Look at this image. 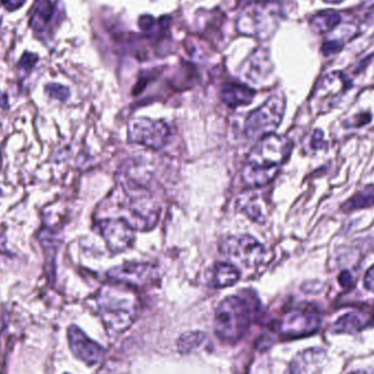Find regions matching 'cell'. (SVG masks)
<instances>
[{
	"mask_svg": "<svg viewBox=\"0 0 374 374\" xmlns=\"http://www.w3.org/2000/svg\"><path fill=\"white\" fill-rule=\"evenodd\" d=\"M291 148L290 140L280 135H268L257 140L241 172L243 183L255 189L272 182L290 156Z\"/></svg>",
	"mask_w": 374,
	"mask_h": 374,
	"instance_id": "6da1fadb",
	"label": "cell"
},
{
	"mask_svg": "<svg viewBox=\"0 0 374 374\" xmlns=\"http://www.w3.org/2000/svg\"><path fill=\"white\" fill-rule=\"evenodd\" d=\"M258 310V299L249 290L221 301L216 310L215 330L218 337L227 342L240 339Z\"/></svg>",
	"mask_w": 374,
	"mask_h": 374,
	"instance_id": "7a4b0ae2",
	"label": "cell"
},
{
	"mask_svg": "<svg viewBox=\"0 0 374 374\" xmlns=\"http://www.w3.org/2000/svg\"><path fill=\"white\" fill-rule=\"evenodd\" d=\"M99 306L108 330L120 334L132 325L137 316V297L125 285L106 286L101 290Z\"/></svg>",
	"mask_w": 374,
	"mask_h": 374,
	"instance_id": "3957f363",
	"label": "cell"
},
{
	"mask_svg": "<svg viewBox=\"0 0 374 374\" xmlns=\"http://www.w3.org/2000/svg\"><path fill=\"white\" fill-rule=\"evenodd\" d=\"M282 10L274 0H256L242 10L237 20V32L265 41L274 35Z\"/></svg>",
	"mask_w": 374,
	"mask_h": 374,
	"instance_id": "277c9868",
	"label": "cell"
},
{
	"mask_svg": "<svg viewBox=\"0 0 374 374\" xmlns=\"http://www.w3.org/2000/svg\"><path fill=\"white\" fill-rule=\"evenodd\" d=\"M286 111V99L282 94H274L263 106L252 111L245 120L247 137L259 140L268 135L275 134L282 124Z\"/></svg>",
	"mask_w": 374,
	"mask_h": 374,
	"instance_id": "5b68a950",
	"label": "cell"
},
{
	"mask_svg": "<svg viewBox=\"0 0 374 374\" xmlns=\"http://www.w3.org/2000/svg\"><path fill=\"white\" fill-rule=\"evenodd\" d=\"M223 256L235 267L256 268L266 262V247L255 237L247 235H232L223 241Z\"/></svg>",
	"mask_w": 374,
	"mask_h": 374,
	"instance_id": "8992f818",
	"label": "cell"
},
{
	"mask_svg": "<svg viewBox=\"0 0 374 374\" xmlns=\"http://www.w3.org/2000/svg\"><path fill=\"white\" fill-rule=\"evenodd\" d=\"M128 139L149 149L159 150L170 140L169 125L163 120L134 118L128 123Z\"/></svg>",
	"mask_w": 374,
	"mask_h": 374,
	"instance_id": "52a82bcc",
	"label": "cell"
},
{
	"mask_svg": "<svg viewBox=\"0 0 374 374\" xmlns=\"http://www.w3.org/2000/svg\"><path fill=\"white\" fill-rule=\"evenodd\" d=\"M320 318L313 311H291L279 324L280 335L287 339L311 335L320 328Z\"/></svg>",
	"mask_w": 374,
	"mask_h": 374,
	"instance_id": "ba28073f",
	"label": "cell"
},
{
	"mask_svg": "<svg viewBox=\"0 0 374 374\" xmlns=\"http://www.w3.org/2000/svg\"><path fill=\"white\" fill-rule=\"evenodd\" d=\"M99 229L111 252H125L134 243V227L123 218L101 220Z\"/></svg>",
	"mask_w": 374,
	"mask_h": 374,
	"instance_id": "9c48e42d",
	"label": "cell"
},
{
	"mask_svg": "<svg viewBox=\"0 0 374 374\" xmlns=\"http://www.w3.org/2000/svg\"><path fill=\"white\" fill-rule=\"evenodd\" d=\"M154 270L147 263H124L108 273V278L116 284L128 287H142L151 282Z\"/></svg>",
	"mask_w": 374,
	"mask_h": 374,
	"instance_id": "30bf717a",
	"label": "cell"
},
{
	"mask_svg": "<svg viewBox=\"0 0 374 374\" xmlns=\"http://www.w3.org/2000/svg\"><path fill=\"white\" fill-rule=\"evenodd\" d=\"M272 73V61L269 58L268 51L264 49L253 51L240 69L243 80L251 86H262Z\"/></svg>",
	"mask_w": 374,
	"mask_h": 374,
	"instance_id": "8fae6325",
	"label": "cell"
},
{
	"mask_svg": "<svg viewBox=\"0 0 374 374\" xmlns=\"http://www.w3.org/2000/svg\"><path fill=\"white\" fill-rule=\"evenodd\" d=\"M68 339L73 354L88 366L96 365L104 356V349L98 342L91 340L77 326L68 328Z\"/></svg>",
	"mask_w": 374,
	"mask_h": 374,
	"instance_id": "7c38bea8",
	"label": "cell"
},
{
	"mask_svg": "<svg viewBox=\"0 0 374 374\" xmlns=\"http://www.w3.org/2000/svg\"><path fill=\"white\" fill-rule=\"evenodd\" d=\"M348 88V80L342 73H330L323 77L316 89V96L322 104V108H325V106L328 108H332L342 93L345 92Z\"/></svg>",
	"mask_w": 374,
	"mask_h": 374,
	"instance_id": "4fadbf2b",
	"label": "cell"
},
{
	"mask_svg": "<svg viewBox=\"0 0 374 374\" xmlns=\"http://www.w3.org/2000/svg\"><path fill=\"white\" fill-rule=\"evenodd\" d=\"M326 358V351L322 348L299 352L291 361L289 374H318L325 365Z\"/></svg>",
	"mask_w": 374,
	"mask_h": 374,
	"instance_id": "5bb4252c",
	"label": "cell"
},
{
	"mask_svg": "<svg viewBox=\"0 0 374 374\" xmlns=\"http://www.w3.org/2000/svg\"><path fill=\"white\" fill-rule=\"evenodd\" d=\"M255 96V90L244 85L231 83L223 87L221 90V100L225 106L230 108L247 106L252 102Z\"/></svg>",
	"mask_w": 374,
	"mask_h": 374,
	"instance_id": "9a60e30c",
	"label": "cell"
},
{
	"mask_svg": "<svg viewBox=\"0 0 374 374\" xmlns=\"http://www.w3.org/2000/svg\"><path fill=\"white\" fill-rule=\"evenodd\" d=\"M372 322V316L366 312H349L345 316H340L336 320L332 330L334 332H360L365 330Z\"/></svg>",
	"mask_w": 374,
	"mask_h": 374,
	"instance_id": "2e32d148",
	"label": "cell"
},
{
	"mask_svg": "<svg viewBox=\"0 0 374 374\" xmlns=\"http://www.w3.org/2000/svg\"><path fill=\"white\" fill-rule=\"evenodd\" d=\"M240 279L239 268L229 263H217L213 266L211 284L215 288L233 286Z\"/></svg>",
	"mask_w": 374,
	"mask_h": 374,
	"instance_id": "e0dca14e",
	"label": "cell"
},
{
	"mask_svg": "<svg viewBox=\"0 0 374 374\" xmlns=\"http://www.w3.org/2000/svg\"><path fill=\"white\" fill-rule=\"evenodd\" d=\"M35 13H33L30 25L35 32H44L54 17L55 8L51 0H37Z\"/></svg>",
	"mask_w": 374,
	"mask_h": 374,
	"instance_id": "ac0fdd59",
	"label": "cell"
},
{
	"mask_svg": "<svg viewBox=\"0 0 374 374\" xmlns=\"http://www.w3.org/2000/svg\"><path fill=\"white\" fill-rule=\"evenodd\" d=\"M237 209H240L249 219L262 223L265 220L262 201L257 194H244L237 201Z\"/></svg>",
	"mask_w": 374,
	"mask_h": 374,
	"instance_id": "d6986e66",
	"label": "cell"
},
{
	"mask_svg": "<svg viewBox=\"0 0 374 374\" xmlns=\"http://www.w3.org/2000/svg\"><path fill=\"white\" fill-rule=\"evenodd\" d=\"M340 20L342 18L338 13L334 11H324V13H318L311 19V29L320 35L328 33L339 25Z\"/></svg>",
	"mask_w": 374,
	"mask_h": 374,
	"instance_id": "ffe728a7",
	"label": "cell"
},
{
	"mask_svg": "<svg viewBox=\"0 0 374 374\" xmlns=\"http://www.w3.org/2000/svg\"><path fill=\"white\" fill-rule=\"evenodd\" d=\"M204 334L201 332H189L182 336L179 340V349L182 352H189L195 348H199L204 342Z\"/></svg>",
	"mask_w": 374,
	"mask_h": 374,
	"instance_id": "44dd1931",
	"label": "cell"
},
{
	"mask_svg": "<svg viewBox=\"0 0 374 374\" xmlns=\"http://www.w3.org/2000/svg\"><path fill=\"white\" fill-rule=\"evenodd\" d=\"M374 204V191L366 189L365 192L358 194L356 197L348 201V209H356V208L366 207Z\"/></svg>",
	"mask_w": 374,
	"mask_h": 374,
	"instance_id": "7402d4cb",
	"label": "cell"
},
{
	"mask_svg": "<svg viewBox=\"0 0 374 374\" xmlns=\"http://www.w3.org/2000/svg\"><path fill=\"white\" fill-rule=\"evenodd\" d=\"M47 92L51 94L53 98L59 99V100H65L68 98L69 90L65 87L59 86V85H49L47 86Z\"/></svg>",
	"mask_w": 374,
	"mask_h": 374,
	"instance_id": "603a6c76",
	"label": "cell"
},
{
	"mask_svg": "<svg viewBox=\"0 0 374 374\" xmlns=\"http://www.w3.org/2000/svg\"><path fill=\"white\" fill-rule=\"evenodd\" d=\"M342 43L339 41L325 42L323 46H322V51L323 54L328 56V55L337 54L342 51Z\"/></svg>",
	"mask_w": 374,
	"mask_h": 374,
	"instance_id": "cb8c5ba5",
	"label": "cell"
},
{
	"mask_svg": "<svg viewBox=\"0 0 374 374\" xmlns=\"http://www.w3.org/2000/svg\"><path fill=\"white\" fill-rule=\"evenodd\" d=\"M37 55L25 53V54L23 55V59L20 61L19 66L23 67V68L30 69L31 67H33V65L37 63Z\"/></svg>",
	"mask_w": 374,
	"mask_h": 374,
	"instance_id": "d4e9b609",
	"label": "cell"
},
{
	"mask_svg": "<svg viewBox=\"0 0 374 374\" xmlns=\"http://www.w3.org/2000/svg\"><path fill=\"white\" fill-rule=\"evenodd\" d=\"M324 144H325V142H324L323 134H322L320 130H316L313 138H312V147L314 149H322Z\"/></svg>",
	"mask_w": 374,
	"mask_h": 374,
	"instance_id": "484cf974",
	"label": "cell"
},
{
	"mask_svg": "<svg viewBox=\"0 0 374 374\" xmlns=\"http://www.w3.org/2000/svg\"><path fill=\"white\" fill-rule=\"evenodd\" d=\"M365 286L368 290L374 292V265L366 273Z\"/></svg>",
	"mask_w": 374,
	"mask_h": 374,
	"instance_id": "4316f807",
	"label": "cell"
},
{
	"mask_svg": "<svg viewBox=\"0 0 374 374\" xmlns=\"http://www.w3.org/2000/svg\"><path fill=\"white\" fill-rule=\"evenodd\" d=\"M25 0H1V4L7 8L8 10H15L23 6Z\"/></svg>",
	"mask_w": 374,
	"mask_h": 374,
	"instance_id": "83f0119b",
	"label": "cell"
},
{
	"mask_svg": "<svg viewBox=\"0 0 374 374\" xmlns=\"http://www.w3.org/2000/svg\"><path fill=\"white\" fill-rule=\"evenodd\" d=\"M152 25H154V19L150 15H144V17L140 18L139 25L142 29H150Z\"/></svg>",
	"mask_w": 374,
	"mask_h": 374,
	"instance_id": "f1b7e54d",
	"label": "cell"
},
{
	"mask_svg": "<svg viewBox=\"0 0 374 374\" xmlns=\"http://www.w3.org/2000/svg\"><path fill=\"white\" fill-rule=\"evenodd\" d=\"M339 282L342 287H348L351 284V275L348 272H344L339 276Z\"/></svg>",
	"mask_w": 374,
	"mask_h": 374,
	"instance_id": "f546056e",
	"label": "cell"
},
{
	"mask_svg": "<svg viewBox=\"0 0 374 374\" xmlns=\"http://www.w3.org/2000/svg\"><path fill=\"white\" fill-rule=\"evenodd\" d=\"M355 374H374V369L359 370Z\"/></svg>",
	"mask_w": 374,
	"mask_h": 374,
	"instance_id": "4dcf8cb0",
	"label": "cell"
},
{
	"mask_svg": "<svg viewBox=\"0 0 374 374\" xmlns=\"http://www.w3.org/2000/svg\"><path fill=\"white\" fill-rule=\"evenodd\" d=\"M323 1L328 4H339L344 1V0H323Z\"/></svg>",
	"mask_w": 374,
	"mask_h": 374,
	"instance_id": "1f68e13d",
	"label": "cell"
}]
</instances>
